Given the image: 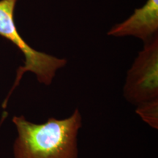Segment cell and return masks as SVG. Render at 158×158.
Segmentation results:
<instances>
[{
  "label": "cell",
  "mask_w": 158,
  "mask_h": 158,
  "mask_svg": "<svg viewBox=\"0 0 158 158\" xmlns=\"http://www.w3.org/2000/svg\"><path fill=\"white\" fill-rule=\"evenodd\" d=\"M13 122L18 136L14 142L15 158H78V135L82 116L76 108L68 118L49 117L44 123L15 116Z\"/></svg>",
  "instance_id": "cell-1"
},
{
  "label": "cell",
  "mask_w": 158,
  "mask_h": 158,
  "mask_svg": "<svg viewBox=\"0 0 158 158\" xmlns=\"http://www.w3.org/2000/svg\"><path fill=\"white\" fill-rule=\"evenodd\" d=\"M158 0H147L123 22L114 26L108 35L114 37L134 36L145 43L157 36Z\"/></svg>",
  "instance_id": "cell-4"
},
{
  "label": "cell",
  "mask_w": 158,
  "mask_h": 158,
  "mask_svg": "<svg viewBox=\"0 0 158 158\" xmlns=\"http://www.w3.org/2000/svg\"><path fill=\"white\" fill-rule=\"evenodd\" d=\"M15 3V0H0V35L16 45L23 53L25 61L24 64L18 69L14 84L2 104L4 108L7 106L12 92L19 84L26 73H32L36 76L38 82L49 86L56 76L57 71L67 64L65 59L35 50L22 38L18 31L14 20Z\"/></svg>",
  "instance_id": "cell-2"
},
{
  "label": "cell",
  "mask_w": 158,
  "mask_h": 158,
  "mask_svg": "<svg viewBox=\"0 0 158 158\" xmlns=\"http://www.w3.org/2000/svg\"><path fill=\"white\" fill-rule=\"evenodd\" d=\"M124 97L138 105L158 98V38L145 43L128 70L123 89Z\"/></svg>",
  "instance_id": "cell-3"
},
{
  "label": "cell",
  "mask_w": 158,
  "mask_h": 158,
  "mask_svg": "<svg viewBox=\"0 0 158 158\" xmlns=\"http://www.w3.org/2000/svg\"><path fill=\"white\" fill-rule=\"evenodd\" d=\"M135 113L153 129H158V98L137 106Z\"/></svg>",
  "instance_id": "cell-5"
},
{
  "label": "cell",
  "mask_w": 158,
  "mask_h": 158,
  "mask_svg": "<svg viewBox=\"0 0 158 158\" xmlns=\"http://www.w3.org/2000/svg\"><path fill=\"white\" fill-rule=\"evenodd\" d=\"M15 1H16V2H17V0H15Z\"/></svg>",
  "instance_id": "cell-6"
}]
</instances>
